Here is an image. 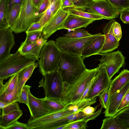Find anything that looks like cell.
Instances as JSON below:
<instances>
[{
  "mask_svg": "<svg viewBox=\"0 0 129 129\" xmlns=\"http://www.w3.org/2000/svg\"><path fill=\"white\" fill-rule=\"evenodd\" d=\"M81 56L61 51L57 71L64 88L73 83L86 69Z\"/></svg>",
  "mask_w": 129,
  "mask_h": 129,
  "instance_id": "6da1fadb",
  "label": "cell"
},
{
  "mask_svg": "<svg viewBox=\"0 0 129 129\" xmlns=\"http://www.w3.org/2000/svg\"><path fill=\"white\" fill-rule=\"evenodd\" d=\"M98 67L93 69H86L72 84L65 87L61 101L66 106L78 101L89 82L95 76Z\"/></svg>",
  "mask_w": 129,
  "mask_h": 129,
  "instance_id": "7a4b0ae2",
  "label": "cell"
},
{
  "mask_svg": "<svg viewBox=\"0 0 129 129\" xmlns=\"http://www.w3.org/2000/svg\"><path fill=\"white\" fill-rule=\"evenodd\" d=\"M35 58L22 54L18 50L0 62V79H6L36 62Z\"/></svg>",
  "mask_w": 129,
  "mask_h": 129,
  "instance_id": "3957f363",
  "label": "cell"
},
{
  "mask_svg": "<svg viewBox=\"0 0 129 129\" xmlns=\"http://www.w3.org/2000/svg\"><path fill=\"white\" fill-rule=\"evenodd\" d=\"M60 52L54 40L47 41L43 46L38 60L39 71L43 76L57 70Z\"/></svg>",
  "mask_w": 129,
  "mask_h": 129,
  "instance_id": "277c9868",
  "label": "cell"
},
{
  "mask_svg": "<svg viewBox=\"0 0 129 129\" xmlns=\"http://www.w3.org/2000/svg\"><path fill=\"white\" fill-rule=\"evenodd\" d=\"M37 8L33 0H24L17 18L11 28L13 31L16 34L26 32L33 23L39 21Z\"/></svg>",
  "mask_w": 129,
  "mask_h": 129,
  "instance_id": "5b68a950",
  "label": "cell"
},
{
  "mask_svg": "<svg viewBox=\"0 0 129 129\" xmlns=\"http://www.w3.org/2000/svg\"><path fill=\"white\" fill-rule=\"evenodd\" d=\"M101 34L99 33L80 38L60 36L56 39L55 42L61 51L81 56L85 48Z\"/></svg>",
  "mask_w": 129,
  "mask_h": 129,
  "instance_id": "8992f818",
  "label": "cell"
},
{
  "mask_svg": "<svg viewBox=\"0 0 129 129\" xmlns=\"http://www.w3.org/2000/svg\"><path fill=\"white\" fill-rule=\"evenodd\" d=\"M43 78L39 82L45 91V97L61 100L64 90V85L58 71H55L43 75Z\"/></svg>",
  "mask_w": 129,
  "mask_h": 129,
  "instance_id": "52a82bcc",
  "label": "cell"
},
{
  "mask_svg": "<svg viewBox=\"0 0 129 129\" xmlns=\"http://www.w3.org/2000/svg\"><path fill=\"white\" fill-rule=\"evenodd\" d=\"M101 55L102 57L100 60L98 66L105 67L109 78L111 79L120 68L125 65V57L119 50Z\"/></svg>",
  "mask_w": 129,
  "mask_h": 129,
  "instance_id": "ba28073f",
  "label": "cell"
},
{
  "mask_svg": "<svg viewBox=\"0 0 129 129\" xmlns=\"http://www.w3.org/2000/svg\"><path fill=\"white\" fill-rule=\"evenodd\" d=\"M84 11L100 15L108 20L118 17L120 12L107 0H91Z\"/></svg>",
  "mask_w": 129,
  "mask_h": 129,
  "instance_id": "9c48e42d",
  "label": "cell"
},
{
  "mask_svg": "<svg viewBox=\"0 0 129 129\" xmlns=\"http://www.w3.org/2000/svg\"><path fill=\"white\" fill-rule=\"evenodd\" d=\"M95 79L85 99H92L98 96L105 89L109 88L111 81L108 77L105 67L98 66Z\"/></svg>",
  "mask_w": 129,
  "mask_h": 129,
  "instance_id": "30bf717a",
  "label": "cell"
},
{
  "mask_svg": "<svg viewBox=\"0 0 129 129\" xmlns=\"http://www.w3.org/2000/svg\"><path fill=\"white\" fill-rule=\"evenodd\" d=\"M69 14L68 11L61 8L44 26L42 36L47 39L57 30L61 29L63 23Z\"/></svg>",
  "mask_w": 129,
  "mask_h": 129,
  "instance_id": "8fae6325",
  "label": "cell"
},
{
  "mask_svg": "<svg viewBox=\"0 0 129 129\" xmlns=\"http://www.w3.org/2000/svg\"><path fill=\"white\" fill-rule=\"evenodd\" d=\"M77 112L74 105L71 104L66 106V108L58 111L50 113L40 118L33 119L29 118L27 123L28 129L45 123L54 121L67 115Z\"/></svg>",
  "mask_w": 129,
  "mask_h": 129,
  "instance_id": "7c38bea8",
  "label": "cell"
},
{
  "mask_svg": "<svg viewBox=\"0 0 129 129\" xmlns=\"http://www.w3.org/2000/svg\"><path fill=\"white\" fill-rule=\"evenodd\" d=\"M10 27L0 28V62L11 54L10 51L14 45V36Z\"/></svg>",
  "mask_w": 129,
  "mask_h": 129,
  "instance_id": "4fadbf2b",
  "label": "cell"
},
{
  "mask_svg": "<svg viewBox=\"0 0 129 129\" xmlns=\"http://www.w3.org/2000/svg\"><path fill=\"white\" fill-rule=\"evenodd\" d=\"M81 111L63 116L56 120L34 126L33 129H58L61 126L68 124L78 119L86 116Z\"/></svg>",
  "mask_w": 129,
  "mask_h": 129,
  "instance_id": "5bb4252c",
  "label": "cell"
},
{
  "mask_svg": "<svg viewBox=\"0 0 129 129\" xmlns=\"http://www.w3.org/2000/svg\"><path fill=\"white\" fill-rule=\"evenodd\" d=\"M115 21V19H111L107 23L103 29L105 40L103 48L100 52V54L111 52L118 48L119 46V41L117 40L113 33V25Z\"/></svg>",
  "mask_w": 129,
  "mask_h": 129,
  "instance_id": "9a60e30c",
  "label": "cell"
},
{
  "mask_svg": "<svg viewBox=\"0 0 129 129\" xmlns=\"http://www.w3.org/2000/svg\"><path fill=\"white\" fill-rule=\"evenodd\" d=\"M129 88V81L120 90L109 95L107 107L103 112L105 117H113L117 113V110Z\"/></svg>",
  "mask_w": 129,
  "mask_h": 129,
  "instance_id": "2e32d148",
  "label": "cell"
},
{
  "mask_svg": "<svg viewBox=\"0 0 129 129\" xmlns=\"http://www.w3.org/2000/svg\"><path fill=\"white\" fill-rule=\"evenodd\" d=\"M29 107L31 119H35L50 113L44 104L43 98L34 96L30 91L28 95Z\"/></svg>",
  "mask_w": 129,
  "mask_h": 129,
  "instance_id": "e0dca14e",
  "label": "cell"
},
{
  "mask_svg": "<svg viewBox=\"0 0 129 129\" xmlns=\"http://www.w3.org/2000/svg\"><path fill=\"white\" fill-rule=\"evenodd\" d=\"M95 20L69 14L63 23L61 29L73 31L82 27L86 28Z\"/></svg>",
  "mask_w": 129,
  "mask_h": 129,
  "instance_id": "ac0fdd59",
  "label": "cell"
},
{
  "mask_svg": "<svg viewBox=\"0 0 129 129\" xmlns=\"http://www.w3.org/2000/svg\"><path fill=\"white\" fill-rule=\"evenodd\" d=\"M105 40V35L102 34L85 48L82 53L81 56L84 59L91 55L100 54V52L103 48Z\"/></svg>",
  "mask_w": 129,
  "mask_h": 129,
  "instance_id": "d6986e66",
  "label": "cell"
},
{
  "mask_svg": "<svg viewBox=\"0 0 129 129\" xmlns=\"http://www.w3.org/2000/svg\"><path fill=\"white\" fill-rule=\"evenodd\" d=\"M129 81V70L124 69L111 81L108 90L109 95L121 89Z\"/></svg>",
  "mask_w": 129,
  "mask_h": 129,
  "instance_id": "ffe728a7",
  "label": "cell"
},
{
  "mask_svg": "<svg viewBox=\"0 0 129 129\" xmlns=\"http://www.w3.org/2000/svg\"><path fill=\"white\" fill-rule=\"evenodd\" d=\"M38 65V63L36 62L23 69L18 73L17 85L19 97L23 87L31 76L35 69Z\"/></svg>",
  "mask_w": 129,
  "mask_h": 129,
  "instance_id": "44dd1931",
  "label": "cell"
},
{
  "mask_svg": "<svg viewBox=\"0 0 129 129\" xmlns=\"http://www.w3.org/2000/svg\"><path fill=\"white\" fill-rule=\"evenodd\" d=\"M21 5L18 4L13 5L5 16L0 28L13 26L19 15Z\"/></svg>",
  "mask_w": 129,
  "mask_h": 129,
  "instance_id": "7402d4cb",
  "label": "cell"
},
{
  "mask_svg": "<svg viewBox=\"0 0 129 129\" xmlns=\"http://www.w3.org/2000/svg\"><path fill=\"white\" fill-rule=\"evenodd\" d=\"M42 47L38 46L35 42L26 44H21L18 50L22 54L34 58L38 60Z\"/></svg>",
  "mask_w": 129,
  "mask_h": 129,
  "instance_id": "603a6c76",
  "label": "cell"
},
{
  "mask_svg": "<svg viewBox=\"0 0 129 129\" xmlns=\"http://www.w3.org/2000/svg\"><path fill=\"white\" fill-rule=\"evenodd\" d=\"M23 114L21 110L13 111L8 114L1 115L0 128L7 129V128L17 120Z\"/></svg>",
  "mask_w": 129,
  "mask_h": 129,
  "instance_id": "cb8c5ba5",
  "label": "cell"
},
{
  "mask_svg": "<svg viewBox=\"0 0 129 129\" xmlns=\"http://www.w3.org/2000/svg\"><path fill=\"white\" fill-rule=\"evenodd\" d=\"M101 129H128L115 115L103 120Z\"/></svg>",
  "mask_w": 129,
  "mask_h": 129,
  "instance_id": "d4e9b609",
  "label": "cell"
},
{
  "mask_svg": "<svg viewBox=\"0 0 129 129\" xmlns=\"http://www.w3.org/2000/svg\"><path fill=\"white\" fill-rule=\"evenodd\" d=\"M43 101L50 113L60 111L66 107L61 99L45 97L43 98Z\"/></svg>",
  "mask_w": 129,
  "mask_h": 129,
  "instance_id": "484cf974",
  "label": "cell"
},
{
  "mask_svg": "<svg viewBox=\"0 0 129 129\" xmlns=\"http://www.w3.org/2000/svg\"><path fill=\"white\" fill-rule=\"evenodd\" d=\"M64 9L68 11L70 14H72L87 19L95 20L104 19L102 16L88 12L81 11L74 8H68Z\"/></svg>",
  "mask_w": 129,
  "mask_h": 129,
  "instance_id": "4316f807",
  "label": "cell"
},
{
  "mask_svg": "<svg viewBox=\"0 0 129 129\" xmlns=\"http://www.w3.org/2000/svg\"><path fill=\"white\" fill-rule=\"evenodd\" d=\"M19 96L18 92V86L13 92L8 93L2 92L0 93V101L11 103L18 102Z\"/></svg>",
  "mask_w": 129,
  "mask_h": 129,
  "instance_id": "83f0119b",
  "label": "cell"
},
{
  "mask_svg": "<svg viewBox=\"0 0 129 129\" xmlns=\"http://www.w3.org/2000/svg\"><path fill=\"white\" fill-rule=\"evenodd\" d=\"M18 73L11 77L4 84L5 90L2 92L8 93L14 91L18 86Z\"/></svg>",
  "mask_w": 129,
  "mask_h": 129,
  "instance_id": "f1b7e54d",
  "label": "cell"
},
{
  "mask_svg": "<svg viewBox=\"0 0 129 129\" xmlns=\"http://www.w3.org/2000/svg\"><path fill=\"white\" fill-rule=\"evenodd\" d=\"M92 35L83 28H79L72 32L68 31L63 36L72 38H80L89 37Z\"/></svg>",
  "mask_w": 129,
  "mask_h": 129,
  "instance_id": "f546056e",
  "label": "cell"
},
{
  "mask_svg": "<svg viewBox=\"0 0 129 129\" xmlns=\"http://www.w3.org/2000/svg\"><path fill=\"white\" fill-rule=\"evenodd\" d=\"M115 115L129 129V106L121 110Z\"/></svg>",
  "mask_w": 129,
  "mask_h": 129,
  "instance_id": "4dcf8cb0",
  "label": "cell"
},
{
  "mask_svg": "<svg viewBox=\"0 0 129 129\" xmlns=\"http://www.w3.org/2000/svg\"><path fill=\"white\" fill-rule=\"evenodd\" d=\"M31 87L28 85H25L23 87L19 97L18 102L20 103L25 104L29 107V93Z\"/></svg>",
  "mask_w": 129,
  "mask_h": 129,
  "instance_id": "1f68e13d",
  "label": "cell"
},
{
  "mask_svg": "<svg viewBox=\"0 0 129 129\" xmlns=\"http://www.w3.org/2000/svg\"><path fill=\"white\" fill-rule=\"evenodd\" d=\"M27 36L25 41L21 44H26L36 42L37 40L42 36V31L26 32Z\"/></svg>",
  "mask_w": 129,
  "mask_h": 129,
  "instance_id": "d6a6232c",
  "label": "cell"
},
{
  "mask_svg": "<svg viewBox=\"0 0 129 129\" xmlns=\"http://www.w3.org/2000/svg\"><path fill=\"white\" fill-rule=\"evenodd\" d=\"M120 12L129 9V0H107Z\"/></svg>",
  "mask_w": 129,
  "mask_h": 129,
  "instance_id": "836d02e7",
  "label": "cell"
},
{
  "mask_svg": "<svg viewBox=\"0 0 129 129\" xmlns=\"http://www.w3.org/2000/svg\"><path fill=\"white\" fill-rule=\"evenodd\" d=\"M109 93L108 88L105 89L101 92L98 96L99 98L101 108L106 109L108 107Z\"/></svg>",
  "mask_w": 129,
  "mask_h": 129,
  "instance_id": "e575fe53",
  "label": "cell"
},
{
  "mask_svg": "<svg viewBox=\"0 0 129 129\" xmlns=\"http://www.w3.org/2000/svg\"><path fill=\"white\" fill-rule=\"evenodd\" d=\"M8 0H0V27L8 13Z\"/></svg>",
  "mask_w": 129,
  "mask_h": 129,
  "instance_id": "d590c367",
  "label": "cell"
},
{
  "mask_svg": "<svg viewBox=\"0 0 129 129\" xmlns=\"http://www.w3.org/2000/svg\"><path fill=\"white\" fill-rule=\"evenodd\" d=\"M50 5L49 0H42L37 7L36 11L37 16L40 19L43 14Z\"/></svg>",
  "mask_w": 129,
  "mask_h": 129,
  "instance_id": "8d00e7d4",
  "label": "cell"
},
{
  "mask_svg": "<svg viewBox=\"0 0 129 129\" xmlns=\"http://www.w3.org/2000/svg\"><path fill=\"white\" fill-rule=\"evenodd\" d=\"M73 3L74 8L79 10L85 11L91 0H70Z\"/></svg>",
  "mask_w": 129,
  "mask_h": 129,
  "instance_id": "74e56055",
  "label": "cell"
},
{
  "mask_svg": "<svg viewBox=\"0 0 129 129\" xmlns=\"http://www.w3.org/2000/svg\"><path fill=\"white\" fill-rule=\"evenodd\" d=\"M21 110L17 102L10 103L2 109V115L8 114L13 111Z\"/></svg>",
  "mask_w": 129,
  "mask_h": 129,
  "instance_id": "f35d334b",
  "label": "cell"
},
{
  "mask_svg": "<svg viewBox=\"0 0 129 129\" xmlns=\"http://www.w3.org/2000/svg\"><path fill=\"white\" fill-rule=\"evenodd\" d=\"M50 6V5L43 14L39 21L43 27L49 21L52 17Z\"/></svg>",
  "mask_w": 129,
  "mask_h": 129,
  "instance_id": "ab89813d",
  "label": "cell"
},
{
  "mask_svg": "<svg viewBox=\"0 0 129 129\" xmlns=\"http://www.w3.org/2000/svg\"><path fill=\"white\" fill-rule=\"evenodd\" d=\"M128 106H129V88L124 96L117 110V113Z\"/></svg>",
  "mask_w": 129,
  "mask_h": 129,
  "instance_id": "60d3db41",
  "label": "cell"
},
{
  "mask_svg": "<svg viewBox=\"0 0 129 129\" xmlns=\"http://www.w3.org/2000/svg\"><path fill=\"white\" fill-rule=\"evenodd\" d=\"M113 33L117 40L119 41L122 37L121 27L120 24L116 21L114 24Z\"/></svg>",
  "mask_w": 129,
  "mask_h": 129,
  "instance_id": "b9f144b4",
  "label": "cell"
},
{
  "mask_svg": "<svg viewBox=\"0 0 129 129\" xmlns=\"http://www.w3.org/2000/svg\"><path fill=\"white\" fill-rule=\"evenodd\" d=\"M62 0H57L50 5L52 17L61 8Z\"/></svg>",
  "mask_w": 129,
  "mask_h": 129,
  "instance_id": "7bdbcfd3",
  "label": "cell"
},
{
  "mask_svg": "<svg viewBox=\"0 0 129 129\" xmlns=\"http://www.w3.org/2000/svg\"><path fill=\"white\" fill-rule=\"evenodd\" d=\"M95 76L87 84L82 94L80 97L77 102L85 99L95 79Z\"/></svg>",
  "mask_w": 129,
  "mask_h": 129,
  "instance_id": "ee69618b",
  "label": "cell"
},
{
  "mask_svg": "<svg viewBox=\"0 0 129 129\" xmlns=\"http://www.w3.org/2000/svg\"><path fill=\"white\" fill-rule=\"evenodd\" d=\"M7 129H28L27 123H24L17 121L8 127Z\"/></svg>",
  "mask_w": 129,
  "mask_h": 129,
  "instance_id": "f6af8a7d",
  "label": "cell"
},
{
  "mask_svg": "<svg viewBox=\"0 0 129 129\" xmlns=\"http://www.w3.org/2000/svg\"><path fill=\"white\" fill-rule=\"evenodd\" d=\"M43 27V26L39 21L34 22L30 25L25 32L42 31Z\"/></svg>",
  "mask_w": 129,
  "mask_h": 129,
  "instance_id": "bcb514c9",
  "label": "cell"
},
{
  "mask_svg": "<svg viewBox=\"0 0 129 129\" xmlns=\"http://www.w3.org/2000/svg\"><path fill=\"white\" fill-rule=\"evenodd\" d=\"M120 18L124 23L129 24V9L121 11L120 13Z\"/></svg>",
  "mask_w": 129,
  "mask_h": 129,
  "instance_id": "7dc6e473",
  "label": "cell"
},
{
  "mask_svg": "<svg viewBox=\"0 0 129 129\" xmlns=\"http://www.w3.org/2000/svg\"><path fill=\"white\" fill-rule=\"evenodd\" d=\"M98 106L93 107L91 106H88L83 108L81 111L86 116H88L94 113L96 111Z\"/></svg>",
  "mask_w": 129,
  "mask_h": 129,
  "instance_id": "c3c4849f",
  "label": "cell"
},
{
  "mask_svg": "<svg viewBox=\"0 0 129 129\" xmlns=\"http://www.w3.org/2000/svg\"><path fill=\"white\" fill-rule=\"evenodd\" d=\"M24 0H8V12L10 10L12 6L15 4L21 5Z\"/></svg>",
  "mask_w": 129,
  "mask_h": 129,
  "instance_id": "681fc988",
  "label": "cell"
},
{
  "mask_svg": "<svg viewBox=\"0 0 129 129\" xmlns=\"http://www.w3.org/2000/svg\"><path fill=\"white\" fill-rule=\"evenodd\" d=\"M68 8H74V6L70 0H62L61 8L63 9Z\"/></svg>",
  "mask_w": 129,
  "mask_h": 129,
  "instance_id": "f907efd6",
  "label": "cell"
},
{
  "mask_svg": "<svg viewBox=\"0 0 129 129\" xmlns=\"http://www.w3.org/2000/svg\"><path fill=\"white\" fill-rule=\"evenodd\" d=\"M47 42V39H45L42 36L38 39L36 42L38 46L41 47H43Z\"/></svg>",
  "mask_w": 129,
  "mask_h": 129,
  "instance_id": "816d5d0a",
  "label": "cell"
},
{
  "mask_svg": "<svg viewBox=\"0 0 129 129\" xmlns=\"http://www.w3.org/2000/svg\"><path fill=\"white\" fill-rule=\"evenodd\" d=\"M4 80L0 79V93L3 92L5 90V85L3 83Z\"/></svg>",
  "mask_w": 129,
  "mask_h": 129,
  "instance_id": "f5cc1de1",
  "label": "cell"
},
{
  "mask_svg": "<svg viewBox=\"0 0 129 129\" xmlns=\"http://www.w3.org/2000/svg\"><path fill=\"white\" fill-rule=\"evenodd\" d=\"M10 103L0 101V108L2 109Z\"/></svg>",
  "mask_w": 129,
  "mask_h": 129,
  "instance_id": "db71d44e",
  "label": "cell"
},
{
  "mask_svg": "<svg viewBox=\"0 0 129 129\" xmlns=\"http://www.w3.org/2000/svg\"><path fill=\"white\" fill-rule=\"evenodd\" d=\"M42 0H33V2L35 6L37 8L40 4Z\"/></svg>",
  "mask_w": 129,
  "mask_h": 129,
  "instance_id": "11a10c76",
  "label": "cell"
},
{
  "mask_svg": "<svg viewBox=\"0 0 129 129\" xmlns=\"http://www.w3.org/2000/svg\"><path fill=\"white\" fill-rule=\"evenodd\" d=\"M57 0H49L50 2V5L51 4Z\"/></svg>",
  "mask_w": 129,
  "mask_h": 129,
  "instance_id": "9f6ffc18",
  "label": "cell"
}]
</instances>
